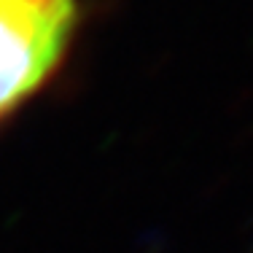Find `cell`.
Here are the masks:
<instances>
[{"label": "cell", "mask_w": 253, "mask_h": 253, "mask_svg": "<svg viewBox=\"0 0 253 253\" xmlns=\"http://www.w3.org/2000/svg\"><path fill=\"white\" fill-rule=\"evenodd\" d=\"M76 25V0H0V124L51 81Z\"/></svg>", "instance_id": "obj_1"}]
</instances>
